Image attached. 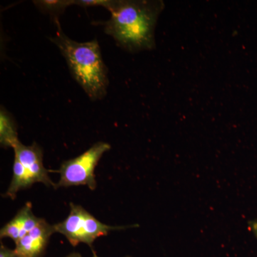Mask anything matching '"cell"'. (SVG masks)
<instances>
[{
  "mask_svg": "<svg viewBox=\"0 0 257 257\" xmlns=\"http://www.w3.org/2000/svg\"><path fill=\"white\" fill-rule=\"evenodd\" d=\"M165 8L162 1L111 0V18L103 23L106 34L130 52L155 48V28Z\"/></svg>",
  "mask_w": 257,
  "mask_h": 257,
  "instance_id": "6da1fadb",
  "label": "cell"
},
{
  "mask_svg": "<svg viewBox=\"0 0 257 257\" xmlns=\"http://www.w3.org/2000/svg\"><path fill=\"white\" fill-rule=\"evenodd\" d=\"M57 32L50 38L64 56L73 78L92 101L106 95L109 79L97 40L77 42L64 35L58 18H55Z\"/></svg>",
  "mask_w": 257,
  "mask_h": 257,
  "instance_id": "7a4b0ae2",
  "label": "cell"
},
{
  "mask_svg": "<svg viewBox=\"0 0 257 257\" xmlns=\"http://www.w3.org/2000/svg\"><path fill=\"white\" fill-rule=\"evenodd\" d=\"M70 207L68 216L62 222L54 225V228L55 232L66 236L72 246L84 243L92 247L97 238L107 235L111 230L124 228L103 224L80 205L71 203Z\"/></svg>",
  "mask_w": 257,
  "mask_h": 257,
  "instance_id": "3957f363",
  "label": "cell"
},
{
  "mask_svg": "<svg viewBox=\"0 0 257 257\" xmlns=\"http://www.w3.org/2000/svg\"><path fill=\"white\" fill-rule=\"evenodd\" d=\"M110 149L109 144L98 142L79 156L64 162L59 170L60 179L57 187L86 185L94 190L96 187L94 170L102 155Z\"/></svg>",
  "mask_w": 257,
  "mask_h": 257,
  "instance_id": "277c9868",
  "label": "cell"
},
{
  "mask_svg": "<svg viewBox=\"0 0 257 257\" xmlns=\"http://www.w3.org/2000/svg\"><path fill=\"white\" fill-rule=\"evenodd\" d=\"M15 159H17L28 171L36 182H41L47 187L55 186L48 175V170L43 165V152L42 149L34 143L31 146H25L19 143L14 147Z\"/></svg>",
  "mask_w": 257,
  "mask_h": 257,
  "instance_id": "5b68a950",
  "label": "cell"
},
{
  "mask_svg": "<svg viewBox=\"0 0 257 257\" xmlns=\"http://www.w3.org/2000/svg\"><path fill=\"white\" fill-rule=\"evenodd\" d=\"M55 228L42 219L36 227L19 239L15 251L20 257H42Z\"/></svg>",
  "mask_w": 257,
  "mask_h": 257,
  "instance_id": "8992f818",
  "label": "cell"
},
{
  "mask_svg": "<svg viewBox=\"0 0 257 257\" xmlns=\"http://www.w3.org/2000/svg\"><path fill=\"white\" fill-rule=\"evenodd\" d=\"M42 219L33 214L31 203H27L14 218L2 228L0 236L2 239L10 238L16 243L19 239L36 227Z\"/></svg>",
  "mask_w": 257,
  "mask_h": 257,
  "instance_id": "52a82bcc",
  "label": "cell"
},
{
  "mask_svg": "<svg viewBox=\"0 0 257 257\" xmlns=\"http://www.w3.org/2000/svg\"><path fill=\"white\" fill-rule=\"evenodd\" d=\"M20 143L14 118L4 106L0 110V143L1 146L14 148Z\"/></svg>",
  "mask_w": 257,
  "mask_h": 257,
  "instance_id": "ba28073f",
  "label": "cell"
},
{
  "mask_svg": "<svg viewBox=\"0 0 257 257\" xmlns=\"http://www.w3.org/2000/svg\"><path fill=\"white\" fill-rule=\"evenodd\" d=\"M34 183H35V180L28 171L17 159H15L13 177L10 184L9 189L7 191V197L15 199L20 189L28 188Z\"/></svg>",
  "mask_w": 257,
  "mask_h": 257,
  "instance_id": "9c48e42d",
  "label": "cell"
},
{
  "mask_svg": "<svg viewBox=\"0 0 257 257\" xmlns=\"http://www.w3.org/2000/svg\"><path fill=\"white\" fill-rule=\"evenodd\" d=\"M39 10L44 13L54 15L55 18L57 15H60L69 5H74L72 0H43V1H34Z\"/></svg>",
  "mask_w": 257,
  "mask_h": 257,
  "instance_id": "30bf717a",
  "label": "cell"
},
{
  "mask_svg": "<svg viewBox=\"0 0 257 257\" xmlns=\"http://www.w3.org/2000/svg\"><path fill=\"white\" fill-rule=\"evenodd\" d=\"M111 2V0H76V1H74V5L84 7V8L101 6L107 10L110 5Z\"/></svg>",
  "mask_w": 257,
  "mask_h": 257,
  "instance_id": "8fae6325",
  "label": "cell"
},
{
  "mask_svg": "<svg viewBox=\"0 0 257 257\" xmlns=\"http://www.w3.org/2000/svg\"><path fill=\"white\" fill-rule=\"evenodd\" d=\"M0 257H20L14 250L6 247L2 244L0 247Z\"/></svg>",
  "mask_w": 257,
  "mask_h": 257,
  "instance_id": "7c38bea8",
  "label": "cell"
},
{
  "mask_svg": "<svg viewBox=\"0 0 257 257\" xmlns=\"http://www.w3.org/2000/svg\"><path fill=\"white\" fill-rule=\"evenodd\" d=\"M248 226L257 239V220L248 221Z\"/></svg>",
  "mask_w": 257,
  "mask_h": 257,
  "instance_id": "4fadbf2b",
  "label": "cell"
},
{
  "mask_svg": "<svg viewBox=\"0 0 257 257\" xmlns=\"http://www.w3.org/2000/svg\"><path fill=\"white\" fill-rule=\"evenodd\" d=\"M66 257H82V256H81L80 253H72Z\"/></svg>",
  "mask_w": 257,
  "mask_h": 257,
  "instance_id": "5bb4252c",
  "label": "cell"
},
{
  "mask_svg": "<svg viewBox=\"0 0 257 257\" xmlns=\"http://www.w3.org/2000/svg\"><path fill=\"white\" fill-rule=\"evenodd\" d=\"M93 257H99V256H96L95 253H94V256H93ZM126 257H131V256H126Z\"/></svg>",
  "mask_w": 257,
  "mask_h": 257,
  "instance_id": "9a60e30c",
  "label": "cell"
}]
</instances>
